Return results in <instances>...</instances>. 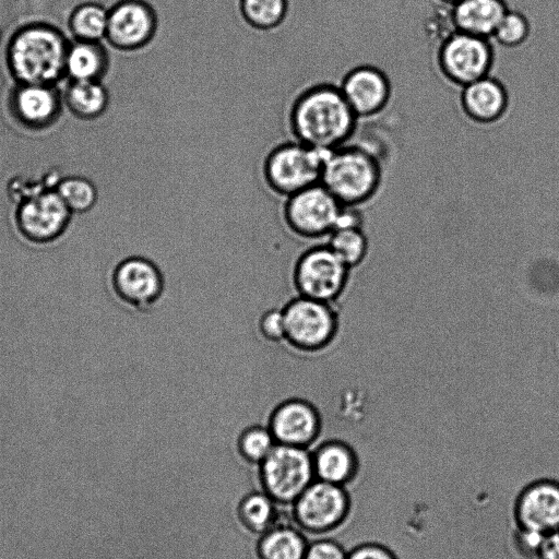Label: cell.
<instances>
[{
  "label": "cell",
  "instance_id": "cell-33",
  "mask_svg": "<svg viewBox=\"0 0 559 559\" xmlns=\"http://www.w3.org/2000/svg\"><path fill=\"white\" fill-rule=\"evenodd\" d=\"M346 559H396V557L382 545L366 543L352 548Z\"/></svg>",
  "mask_w": 559,
  "mask_h": 559
},
{
  "label": "cell",
  "instance_id": "cell-21",
  "mask_svg": "<svg viewBox=\"0 0 559 559\" xmlns=\"http://www.w3.org/2000/svg\"><path fill=\"white\" fill-rule=\"evenodd\" d=\"M61 92L64 108L83 121L103 117L109 107L110 95L103 81H68Z\"/></svg>",
  "mask_w": 559,
  "mask_h": 559
},
{
  "label": "cell",
  "instance_id": "cell-24",
  "mask_svg": "<svg viewBox=\"0 0 559 559\" xmlns=\"http://www.w3.org/2000/svg\"><path fill=\"white\" fill-rule=\"evenodd\" d=\"M308 543L300 531L289 526L272 527L260 537L261 559H304Z\"/></svg>",
  "mask_w": 559,
  "mask_h": 559
},
{
  "label": "cell",
  "instance_id": "cell-28",
  "mask_svg": "<svg viewBox=\"0 0 559 559\" xmlns=\"http://www.w3.org/2000/svg\"><path fill=\"white\" fill-rule=\"evenodd\" d=\"M328 237L326 245L349 269L366 258L369 242L362 228L335 229Z\"/></svg>",
  "mask_w": 559,
  "mask_h": 559
},
{
  "label": "cell",
  "instance_id": "cell-18",
  "mask_svg": "<svg viewBox=\"0 0 559 559\" xmlns=\"http://www.w3.org/2000/svg\"><path fill=\"white\" fill-rule=\"evenodd\" d=\"M460 91L461 110L476 124H495L504 118L509 110V92L506 85L491 74L465 85Z\"/></svg>",
  "mask_w": 559,
  "mask_h": 559
},
{
  "label": "cell",
  "instance_id": "cell-6",
  "mask_svg": "<svg viewBox=\"0 0 559 559\" xmlns=\"http://www.w3.org/2000/svg\"><path fill=\"white\" fill-rule=\"evenodd\" d=\"M260 471L264 491L277 504L293 503L316 476L309 450L283 443H275Z\"/></svg>",
  "mask_w": 559,
  "mask_h": 559
},
{
  "label": "cell",
  "instance_id": "cell-8",
  "mask_svg": "<svg viewBox=\"0 0 559 559\" xmlns=\"http://www.w3.org/2000/svg\"><path fill=\"white\" fill-rule=\"evenodd\" d=\"M72 215L57 191L48 188L16 203L13 223L25 241L45 246L66 234Z\"/></svg>",
  "mask_w": 559,
  "mask_h": 559
},
{
  "label": "cell",
  "instance_id": "cell-35",
  "mask_svg": "<svg viewBox=\"0 0 559 559\" xmlns=\"http://www.w3.org/2000/svg\"><path fill=\"white\" fill-rule=\"evenodd\" d=\"M536 559H559V531L544 535Z\"/></svg>",
  "mask_w": 559,
  "mask_h": 559
},
{
  "label": "cell",
  "instance_id": "cell-17",
  "mask_svg": "<svg viewBox=\"0 0 559 559\" xmlns=\"http://www.w3.org/2000/svg\"><path fill=\"white\" fill-rule=\"evenodd\" d=\"M514 518L518 527L546 535L559 531V483L539 478L519 495Z\"/></svg>",
  "mask_w": 559,
  "mask_h": 559
},
{
  "label": "cell",
  "instance_id": "cell-4",
  "mask_svg": "<svg viewBox=\"0 0 559 559\" xmlns=\"http://www.w3.org/2000/svg\"><path fill=\"white\" fill-rule=\"evenodd\" d=\"M330 151L296 140L274 146L263 163V177L270 190L282 199L319 183Z\"/></svg>",
  "mask_w": 559,
  "mask_h": 559
},
{
  "label": "cell",
  "instance_id": "cell-32",
  "mask_svg": "<svg viewBox=\"0 0 559 559\" xmlns=\"http://www.w3.org/2000/svg\"><path fill=\"white\" fill-rule=\"evenodd\" d=\"M347 551L337 542L319 538L308 543L304 559H346Z\"/></svg>",
  "mask_w": 559,
  "mask_h": 559
},
{
  "label": "cell",
  "instance_id": "cell-9",
  "mask_svg": "<svg viewBox=\"0 0 559 559\" xmlns=\"http://www.w3.org/2000/svg\"><path fill=\"white\" fill-rule=\"evenodd\" d=\"M349 267L328 246H316L296 261L293 282L299 296L332 304L343 293Z\"/></svg>",
  "mask_w": 559,
  "mask_h": 559
},
{
  "label": "cell",
  "instance_id": "cell-19",
  "mask_svg": "<svg viewBox=\"0 0 559 559\" xmlns=\"http://www.w3.org/2000/svg\"><path fill=\"white\" fill-rule=\"evenodd\" d=\"M314 475L318 479L345 487L356 476L358 459L353 448L340 439H328L312 447Z\"/></svg>",
  "mask_w": 559,
  "mask_h": 559
},
{
  "label": "cell",
  "instance_id": "cell-36",
  "mask_svg": "<svg viewBox=\"0 0 559 559\" xmlns=\"http://www.w3.org/2000/svg\"><path fill=\"white\" fill-rule=\"evenodd\" d=\"M441 4L443 5H447V7H451L455 3H457L459 1L461 0H438Z\"/></svg>",
  "mask_w": 559,
  "mask_h": 559
},
{
  "label": "cell",
  "instance_id": "cell-14",
  "mask_svg": "<svg viewBox=\"0 0 559 559\" xmlns=\"http://www.w3.org/2000/svg\"><path fill=\"white\" fill-rule=\"evenodd\" d=\"M164 277L151 260L132 255L119 261L112 269L110 286L115 296L135 311H148L162 298Z\"/></svg>",
  "mask_w": 559,
  "mask_h": 559
},
{
  "label": "cell",
  "instance_id": "cell-13",
  "mask_svg": "<svg viewBox=\"0 0 559 559\" xmlns=\"http://www.w3.org/2000/svg\"><path fill=\"white\" fill-rule=\"evenodd\" d=\"M158 20L154 9L143 0H120L108 8L105 41L123 53L147 47L155 38Z\"/></svg>",
  "mask_w": 559,
  "mask_h": 559
},
{
  "label": "cell",
  "instance_id": "cell-37",
  "mask_svg": "<svg viewBox=\"0 0 559 559\" xmlns=\"http://www.w3.org/2000/svg\"><path fill=\"white\" fill-rule=\"evenodd\" d=\"M0 41H1V31H0Z\"/></svg>",
  "mask_w": 559,
  "mask_h": 559
},
{
  "label": "cell",
  "instance_id": "cell-7",
  "mask_svg": "<svg viewBox=\"0 0 559 559\" xmlns=\"http://www.w3.org/2000/svg\"><path fill=\"white\" fill-rule=\"evenodd\" d=\"M285 343L304 353L319 352L329 346L338 329L332 304L299 296L283 308Z\"/></svg>",
  "mask_w": 559,
  "mask_h": 559
},
{
  "label": "cell",
  "instance_id": "cell-29",
  "mask_svg": "<svg viewBox=\"0 0 559 559\" xmlns=\"http://www.w3.org/2000/svg\"><path fill=\"white\" fill-rule=\"evenodd\" d=\"M275 443L276 441L267 426L251 425L240 431L236 447L247 461L260 464Z\"/></svg>",
  "mask_w": 559,
  "mask_h": 559
},
{
  "label": "cell",
  "instance_id": "cell-34",
  "mask_svg": "<svg viewBox=\"0 0 559 559\" xmlns=\"http://www.w3.org/2000/svg\"><path fill=\"white\" fill-rule=\"evenodd\" d=\"M543 537L544 535L539 533L518 527L514 539L516 548L521 555L528 558H536V554Z\"/></svg>",
  "mask_w": 559,
  "mask_h": 559
},
{
  "label": "cell",
  "instance_id": "cell-16",
  "mask_svg": "<svg viewBox=\"0 0 559 559\" xmlns=\"http://www.w3.org/2000/svg\"><path fill=\"white\" fill-rule=\"evenodd\" d=\"M276 443L309 449L321 436L322 420L317 407L302 399H288L271 413L267 425Z\"/></svg>",
  "mask_w": 559,
  "mask_h": 559
},
{
  "label": "cell",
  "instance_id": "cell-20",
  "mask_svg": "<svg viewBox=\"0 0 559 559\" xmlns=\"http://www.w3.org/2000/svg\"><path fill=\"white\" fill-rule=\"evenodd\" d=\"M508 10L504 0H461L449 7L455 31L488 39Z\"/></svg>",
  "mask_w": 559,
  "mask_h": 559
},
{
  "label": "cell",
  "instance_id": "cell-12",
  "mask_svg": "<svg viewBox=\"0 0 559 559\" xmlns=\"http://www.w3.org/2000/svg\"><path fill=\"white\" fill-rule=\"evenodd\" d=\"M5 108L11 120L28 132L52 128L64 108L58 85L13 83L8 92Z\"/></svg>",
  "mask_w": 559,
  "mask_h": 559
},
{
  "label": "cell",
  "instance_id": "cell-23",
  "mask_svg": "<svg viewBox=\"0 0 559 559\" xmlns=\"http://www.w3.org/2000/svg\"><path fill=\"white\" fill-rule=\"evenodd\" d=\"M108 7L98 1H82L73 5L66 20L71 40L105 41Z\"/></svg>",
  "mask_w": 559,
  "mask_h": 559
},
{
  "label": "cell",
  "instance_id": "cell-25",
  "mask_svg": "<svg viewBox=\"0 0 559 559\" xmlns=\"http://www.w3.org/2000/svg\"><path fill=\"white\" fill-rule=\"evenodd\" d=\"M55 190L72 214L91 211L98 200V190L94 182L79 175L61 177Z\"/></svg>",
  "mask_w": 559,
  "mask_h": 559
},
{
  "label": "cell",
  "instance_id": "cell-1",
  "mask_svg": "<svg viewBox=\"0 0 559 559\" xmlns=\"http://www.w3.org/2000/svg\"><path fill=\"white\" fill-rule=\"evenodd\" d=\"M358 122L338 84L330 81L305 88L295 98L289 112L294 140L324 151L349 143Z\"/></svg>",
  "mask_w": 559,
  "mask_h": 559
},
{
  "label": "cell",
  "instance_id": "cell-27",
  "mask_svg": "<svg viewBox=\"0 0 559 559\" xmlns=\"http://www.w3.org/2000/svg\"><path fill=\"white\" fill-rule=\"evenodd\" d=\"M243 20L259 31L280 27L287 15V0H240Z\"/></svg>",
  "mask_w": 559,
  "mask_h": 559
},
{
  "label": "cell",
  "instance_id": "cell-26",
  "mask_svg": "<svg viewBox=\"0 0 559 559\" xmlns=\"http://www.w3.org/2000/svg\"><path fill=\"white\" fill-rule=\"evenodd\" d=\"M275 501L265 491L247 495L239 506L243 524L254 533L263 534L272 528L277 518Z\"/></svg>",
  "mask_w": 559,
  "mask_h": 559
},
{
  "label": "cell",
  "instance_id": "cell-5",
  "mask_svg": "<svg viewBox=\"0 0 559 559\" xmlns=\"http://www.w3.org/2000/svg\"><path fill=\"white\" fill-rule=\"evenodd\" d=\"M495 59L491 39L457 31L439 40L436 50L440 75L459 88L490 75Z\"/></svg>",
  "mask_w": 559,
  "mask_h": 559
},
{
  "label": "cell",
  "instance_id": "cell-10",
  "mask_svg": "<svg viewBox=\"0 0 559 559\" xmlns=\"http://www.w3.org/2000/svg\"><path fill=\"white\" fill-rule=\"evenodd\" d=\"M343 205L320 182L283 201L282 217L288 229L301 238L329 236Z\"/></svg>",
  "mask_w": 559,
  "mask_h": 559
},
{
  "label": "cell",
  "instance_id": "cell-2",
  "mask_svg": "<svg viewBox=\"0 0 559 559\" xmlns=\"http://www.w3.org/2000/svg\"><path fill=\"white\" fill-rule=\"evenodd\" d=\"M70 40L52 23L29 21L17 26L4 47V64L13 83L58 85L66 79Z\"/></svg>",
  "mask_w": 559,
  "mask_h": 559
},
{
  "label": "cell",
  "instance_id": "cell-11",
  "mask_svg": "<svg viewBox=\"0 0 559 559\" xmlns=\"http://www.w3.org/2000/svg\"><path fill=\"white\" fill-rule=\"evenodd\" d=\"M350 498L343 486L317 479L294 501L293 515L304 532L323 534L348 518Z\"/></svg>",
  "mask_w": 559,
  "mask_h": 559
},
{
  "label": "cell",
  "instance_id": "cell-31",
  "mask_svg": "<svg viewBox=\"0 0 559 559\" xmlns=\"http://www.w3.org/2000/svg\"><path fill=\"white\" fill-rule=\"evenodd\" d=\"M261 336L272 343L285 341V321L283 309L272 308L262 313L258 322Z\"/></svg>",
  "mask_w": 559,
  "mask_h": 559
},
{
  "label": "cell",
  "instance_id": "cell-3",
  "mask_svg": "<svg viewBox=\"0 0 559 559\" xmlns=\"http://www.w3.org/2000/svg\"><path fill=\"white\" fill-rule=\"evenodd\" d=\"M380 159L368 147L350 142L329 152L320 183L344 206L371 201L382 186Z\"/></svg>",
  "mask_w": 559,
  "mask_h": 559
},
{
  "label": "cell",
  "instance_id": "cell-22",
  "mask_svg": "<svg viewBox=\"0 0 559 559\" xmlns=\"http://www.w3.org/2000/svg\"><path fill=\"white\" fill-rule=\"evenodd\" d=\"M109 69V55L103 43L70 40L64 74L67 81H103Z\"/></svg>",
  "mask_w": 559,
  "mask_h": 559
},
{
  "label": "cell",
  "instance_id": "cell-30",
  "mask_svg": "<svg viewBox=\"0 0 559 559\" xmlns=\"http://www.w3.org/2000/svg\"><path fill=\"white\" fill-rule=\"evenodd\" d=\"M531 35V23L527 16L516 10H508L496 27L491 37L504 48H518L525 44Z\"/></svg>",
  "mask_w": 559,
  "mask_h": 559
},
{
  "label": "cell",
  "instance_id": "cell-15",
  "mask_svg": "<svg viewBox=\"0 0 559 559\" xmlns=\"http://www.w3.org/2000/svg\"><path fill=\"white\" fill-rule=\"evenodd\" d=\"M337 84L359 120L381 115L392 99L393 87L390 78L373 64L350 68Z\"/></svg>",
  "mask_w": 559,
  "mask_h": 559
}]
</instances>
